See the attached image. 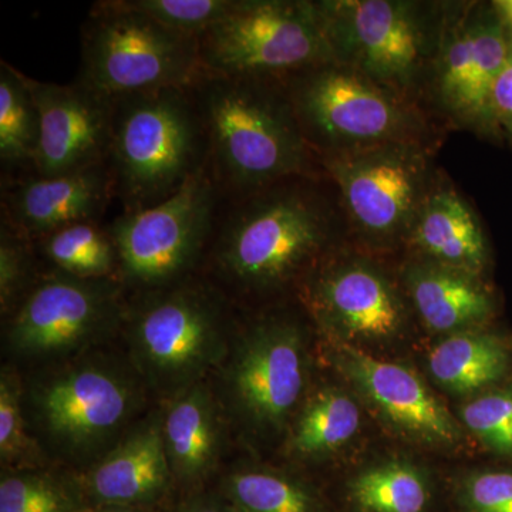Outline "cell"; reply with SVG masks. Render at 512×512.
<instances>
[{
	"label": "cell",
	"instance_id": "obj_23",
	"mask_svg": "<svg viewBox=\"0 0 512 512\" xmlns=\"http://www.w3.org/2000/svg\"><path fill=\"white\" fill-rule=\"evenodd\" d=\"M510 357L501 339L485 329L441 339L429 355L430 375L444 390L456 394L480 392L500 382Z\"/></svg>",
	"mask_w": 512,
	"mask_h": 512
},
{
	"label": "cell",
	"instance_id": "obj_30",
	"mask_svg": "<svg viewBox=\"0 0 512 512\" xmlns=\"http://www.w3.org/2000/svg\"><path fill=\"white\" fill-rule=\"evenodd\" d=\"M30 430L25 386L18 373L6 367L0 375V461L6 470L45 467L43 447Z\"/></svg>",
	"mask_w": 512,
	"mask_h": 512
},
{
	"label": "cell",
	"instance_id": "obj_34",
	"mask_svg": "<svg viewBox=\"0 0 512 512\" xmlns=\"http://www.w3.org/2000/svg\"><path fill=\"white\" fill-rule=\"evenodd\" d=\"M464 512H512V470H483L464 478L458 491Z\"/></svg>",
	"mask_w": 512,
	"mask_h": 512
},
{
	"label": "cell",
	"instance_id": "obj_38",
	"mask_svg": "<svg viewBox=\"0 0 512 512\" xmlns=\"http://www.w3.org/2000/svg\"><path fill=\"white\" fill-rule=\"evenodd\" d=\"M494 5L512 32V0H494Z\"/></svg>",
	"mask_w": 512,
	"mask_h": 512
},
{
	"label": "cell",
	"instance_id": "obj_35",
	"mask_svg": "<svg viewBox=\"0 0 512 512\" xmlns=\"http://www.w3.org/2000/svg\"><path fill=\"white\" fill-rule=\"evenodd\" d=\"M493 113L504 143L512 148V32L511 47L493 90Z\"/></svg>",
	"mask_w": 512,
	"mask_h": 512
},
{
	"label": "cell",
	"instance_id": "obj_32",
	"mask_svg": "<svg viewBox=\"0 0 512 512\" xmlns=\"http://www.w3.org/2000/svg\"><path fill=\"white\" fill-rule=\"evenodd\" d=\"M461 417L484 446L512 458V387L474 397L464 406Z\"/></svg>",
	"mask_w": 512,
	"mask_h": 512
},
{
	"label": "cell",
	"instance_id": "obj_8",
	"mask_svg": "<svg viewBox=\"0 0 512 512\" xmlns=\"http://www.w3.org/2000/svg\"><path fill=\"white\" fill-rule=\"evenodd\" d=\"M440 147L406 141L320 158L338 194L353 245L400 258L439 174Z\"/></svg>",
	"mask_w": 512,
	"mask_h": 512
},
{
	"label": "cell",
	"instance_id": "obj_3",
	"mask_svg": "<svg viewBox=\"0 0 512 512\" xmlns=\"http://www.w3.org/2000/svg\"><path fill=\"white\" fill-rule=\"evenodd\" d=\"M232 305L201 274L128 298L123 329L141 382L168 402L217 372L234 332Z\"/></svg>",
	"mask_w": 512,
	"mask_h": 512
},
{
	"label": "cell",
	"instance_id": "obj_26",
	"mask_svg": "<svg viewBox=\"0 0 512 512\" xmlns=\"http://www.w3.org/2000/svg\"><path fill=\"white\" fill-rule=\"evenodd\" d=\"M39 259L53 271L80 279H119V258L107 225L84 221L33 241Z\"/></svg>",
	"mask_w": 512,
	"mask_h": 512
},
{
	"label": "cell",
	"instance_id": "obj_14",
	"mask_svg": "<svg viewBox=\"0 0 512 512\" xmlns=\"http://www.w3.org/2000/svg\"><path fill=\"white\" fill-rule=\"evenodd\" d=\"M389 259L346 242L306 276L296 302L330 342L357 348L393 342L414 313L399 265Z\"/></svg>",
	"mask_w": 512,
	"mask_h": 512
},
{
	"label": "cell",
	"instance_id": "obj_36",
	"mask_svg": "<svg viewBox=\"0 0 512 512\" xmlns=\"http://www.w3.org/2000/svg\"><path fill=\"white\" fill-rule=\"evenodd\" d=\"M174 512H229V510L224 501L218 503V501L204 500V498L200 500V498H197V500L181 505Z\"/></svg>",
	"mask_w": 512,
	"mask_h": 512
},
{
	"label": "cell",
	"instance_id": "obj_19",
	"mask_svg": "<svg viewBox=\"0 0 512 512\" xmlns=\"http://www.w3.org/2000/svg\"><path fill=\"white\" fill-rule=\"evenodd\" d=\"M402 258L487 279L491 248L483 221L443 168L414 221Z\"/></svg>",
	"mask_w": 512,
	"mask_h": 512
},
{
	"label": "cell",
	"instance_id": "obj_6",
	"mask_svg": "<svg viewBox=\"0 0 512 512\" xmlns=\"http://www.w3.org/2000/svg\"><path fill=\"white\" fill-rule=\"evenodd\" d=\"M281 80L303 137L319 160L406 141L441 146L446 137L419 107L335 60Z\"/></svg>",
	"mask_w": 512,
	"mask_h": 512
},
{
	"label": "cell",
	"instance_id": "obj_9",
	"mask_svg": "<svg viewBox=\"0 0 512 512\" xmlns=\"http://www.w3.org/2000/svg\"><path fill=\"white\" fill-rule=\"evenodd\" d=\"M143 384L111 360H76L25 387L26 414L57 456L92 466L131 429Z\"/></svg>",
	"mask_w": 512,
	"mask_h": 512
},
{
	"label": "cell",
	"instance_id": "obj_11",
	"mask_svg": "<svg viewBox=\"0 0 512 512\" xmlns=\"http://www.w3.org/2000/svg\"><path fill=\"white\" fill-rule=\"evenodd\" d=\"M222 201L207 167L160 204L121 212L107 224L127 298L201 274Z\"/></svg>",
	"mask_w": 512,
	"mask_h": 512
},
{
	"label": "cell",
	"instance_id": "obj_21",
	"mask_svg": "<svg viewBox=\"0 0 512 512\" xmlns=\"http://www.w3.org/2000/svg\"><path fill=\"white\" fill-rule=\"evenodd\" d=\"M400 281L414 316L429 332L456 335L484 329L497 313L487 279L416 259H399Z\"/></svg>",
	"mask_w": 512,
	"mask_h": 512
},
{
	"label": "cell",
	"instance_id": "obj_12",
	"mask_svg": "<svg viewBox=\"0 0 512 512\" xmlns=\"http://www.w3.org/2000/svg\"><path fill=\"white\" fill-rule=\"evenodd\" d=\"M511 47V30L494 2L448 0L446 26L426 97V113L444 131H467L501 146L493 90Z\"/></svg>",
	"mask_w": 512,
	"mask_h": 512
},
{
	"label": "cell",
	"instance_id": "obj_33",
	"mask_svg": "<svg viewBox=\"0 0 512 512\" xmlns=\"http://www.w3.org/2000/svg\"><path fill=\"white\" fill-rule=\"evenodd\" d=\"M234 0H123L127 8L143 13L164 28L200 37L228 12Z\"/></svg>",
	"mask_w": 512,
	"mask_h": 512
},
{
	"label": "cell",
	"instance_id": "obj_7",
	"mask_svg": "<svg viewBox=\"0 0 512 512\" xmlns=\"http://www.w3.org/2000/svg\"><path fill=\"white\" fill-rule=\"evenodd\" d=\"M299 312L265 309L232 332L214 393L225 420L247 436L286 433L305 400L308 332Z\"/></svg>",
	"mask_w": 512,
	"mask_h": 512
},
{
	"label": "cell",
	"instance_id": "obj_17",
	"mask_svg": "<svg viewBox=\"0 0 512 512\" xmlns=\"http://www.w3.org/2000/svg\"><path fill=\"white\" fill-rule=\"evenodd\" d=\"M332 348L340 373L392 429L426 446L450 447L460 441L457 421L412 369L349 343L332 342Z\"/></svg>",
	"mask_w": 512,
	"mask_h": 512
},
{
	"label": "cell",
	"instance_id": "obj_31",
	"mask_svg": "<svg viewBox=\"0 0 512 512\" xmlns=\"http://www.w3.org/2000/svg\"><path fill=\"white\" fill-rule=\"evenodd\" d=\"M32 239L0 217V309L6 319L15 312L43 271Z\"/></svg>",
	"mask_w": 512,
	"mask_h": 512
},
{
	"label": "cell",
	"instance_id": "obj_29",
	"mask_svg": "<svg viewBox=\"0 0 512 512\" xmlns=\"http://www.w3.org/2000/svg\"><path fill=\"white\" fill-rule=\"evenodd\" d=\"M82 478L45 467L3 471L0 512H82Z\"/></svg>",
	"mask_w": 512,
	"mask_h": 512
},
{
	"label": "cell",
	"instance_id": "obj_15",
	"mask_svg": "<svg viewBox=\"0 0 512 512\" xmlns=\"http://www.w3.org/2000/svg\"><path fill=\"white\" fill-rule=\"evenodd\" d=\"M127 301L119 279H80L46 269L9 316L6 346L29 360L74 355L123 328Z\"/></svg>",
	"mask_w": 512,
	"mask_h": 512
},
{
	"label": "cell",
	"instance_id": "obj_16",
	"mask_svg": "<svg viewBox=\"0 0 512 512\" xmlns=\"http://www.w3.org/2000/svg\"><path fill=\"white\" fill-rule=\"evenodd\" d=\"M40 120L33 174L53 177L106 164L113 100L84 84L40 82L25 74Z\"/></svg>",
	"mask_w": 512,
	"mask_h": 512
},
{
	"label": "cell",
	"instance_id": "obj_28",
	"mask_svg": "<svg viewBox=\"0 0 512 512\" xmlns=\"http://www.w3.org/2000/svg\"><path fill=\"white\" fill-rule=\"evenodd\" d=\"M350 503L359 512H427L431 485L410 461H383L360 471L349 484Z\"/></svg>",
	"mask_w": 512,
	"mask_h": 512
},
{
	"label": "cell",
	"instance_id": "obj_37",
	"mask_svg": "<svg viewBox=\"0 0 512 512\" xmlns=\"http://www.w3.org/2000/svg\"><path fill=\"white\" fill-rule=\"evenodd\" d=\"M82 512H147V508L116 507V505H94V507L89 508V510L84 508Z\"/></svg>",
	"mask_w": 512,
	"mask_h": 512
},
{
	"label": "cell",
	"instance_id": "obj_13",
	"mask_svg": "<svg viewBox=\"0 0 512 512\" xmlns=\"http://www.w3.org/2000/svg\"><path fill=\"white\" fill-rule=\"evenodd\" d=\"M197 40L210 76L284 79L333 60L318 0H234Z\"/></svg>",
	"mask_w": 512,
	"mask_h": 512
},
{
	"label": "cell",
	"instance_id": "obj_10",
	"mask_svg": "<svg viewBox=\"0 0 512 512\" xmlns=\"http://www.w3.org/2000/svg\"><path fill=\"white\" fill-rule=\"evenodd\" d=\"M202 76L197 37L164 28L123 0L94 3L80 29L76 80L107 99L190 89Z\"/></svg>",
	"mask_w": 512,
	"mask_h": 512
},
{
	"label": "cell",
	"instance_id": "obj_4",
	"mask_svg": "<svg viewBox=\"0 0 512 512\" xmlns=\"http://www.w3.org/2000/svg\"><path fill=\"white\" fill-rule=\"evenodd\" d=\"M106 167L123 212L160 204L207 168V137L191 87L113 99Z\"/></svg>",
	"mask_w": 512,
	"mask_h": 512
},
{
	"label": "cell",
	"instance_id": "obj_20",
	"mask_svg": "<svg viewBox=\"0 0 512 512\" xmlns=\"http://www.w3.org/2000/svg\"><path fill=\"white\" fill-rule=\"evenodd\" d=\"M173 481L161 412L128 430L82 478L84 494L94 505L138 508L158 503Z\"/></svg>",
	"mask_w": 512,
	"mask_h": 512
},
{
	"label": "cell",
	"instance_id": "obj_18",
	"mask_svg": "<svg viewBox=\"0 0 512 512\" xmlns=\"http://www.w3.org/2000/svg\"><path fill=\"white\" fill-rule=\"evenodd\" d=\"M113 201L106 164L53 177L28 174L2 180L0 217L35 241L67 225L101 221Z\"/></svg>",
	"mask_w": 512,
	"mask_h": 512
},
{
	"label": "cell",
	"instance_id": "obj_5",
	"mask_svg": "<svg viewBox=\"0 0 512 512\" xmlns=\"http://www.w3.org/2000/svg\"><path fill=\"white\" fill-rule=\"evenodd\" d=\"M318 5L333 60L426 113L448 0H318Z\"/></svg>",
	"mask_w": 512,
	"mask_h": 512
},
{
	"label": "cell",
	"instance_id": "obj_27",
	"mask_svg": "<svg viewBox=\"0 0 512 512\" xmlns=\"http://www.w3.org/2000/svg\"><path fill=\"white\" fill-rule=\"evenodd\" d=\"M222 501L229 512H325L308 484L272 468L231 471L222 483Z\"/></svg>",
	"mask_w": 512,
	"mask_h": 512
},
{
	"label": "cell",
	"instance_id": "obj_25",
	"mask_svg": "<svg viewBox=\"0 0 512 512\" xmlns=\"http://www.w3.org/2000/svg\"><path fill=\"white\" fill-rule=\"evenodd\" d=\"M40 120L25 73L0 62V164L2 180L33 174Z\"/></svg>",
	"mask_w": 512,
	"mask_h": 512
},
{
	"label": "cell",
	"instance_id": "obj_1",
	"mask_svg": "<svg viewBox=\"0 0 512 512\" xmlns=\"http://www.w3.org/2000/svg\"><path fill=\"white\" fill-rule=\"evenodd\" d=\"M346 242L338 194L325 174L286 178L222 201L202 264L232 303L296 298L306 276Z\"/></svg>",
	"mask_w": 512,
	"mask_h": 512
},
{
	"label": "cell",
	"instance_id": "obj_22",
	"mask_svg": "<svg viewBox=\"0 0 512 512\" xmlns=\"http://www.w3.org/2000/svg\"><path fill=\"white\" fill-rule=\"evenodd\" d=\"M195 384L168 400L161 412L165 453L174 481L198 484L220 463L227 423L214 390Z\"/></svg>",
	"mask_w": 512,
	"mask_h": 512
},
{
	"label": "cell",
	"instance_id": "obj_24",
	"mask_svg": "<svg viewBox=\"0 0 512 512\" xmlns=\"http://www.w3.org/2000/svg\"><path fill=\"white\" fill-rule=\"evenodd\" d=\"M362 426L355 399L339 387H323L303 400L286 431V451L313 460L350 443Z\"/></svg>",
	"mask_w": 512,
	"mask_h": 512
},
{
	"label": "cell",
	"instance_id": "obj_2",
	"mask_svg": "<svg viewBox=\"0 0 512 512\" xmlns=\"http://www.w3.org/2000/svg\"><path fill=\"white\" fill-rule=\"evenodd\" d=\"M191 92L207 137L208 170L224 200L325 174L281 79L204 74Z\"/></svg>",
	"mask_w": 512,
	"mask_h": 512
}]
</instances>
